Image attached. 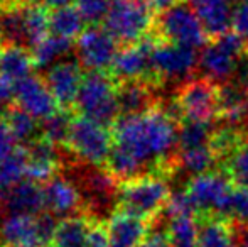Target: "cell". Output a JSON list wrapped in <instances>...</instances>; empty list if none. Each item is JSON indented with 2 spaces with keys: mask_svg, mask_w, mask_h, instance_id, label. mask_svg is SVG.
<instances>
[{
  "mask_svg": "<svg viewBox=\"0 0 248 247\" xmlns=\"http://www.w3.org/2000/svg\"><path fill=\"white\" fill-rule=\"evenodd\" d=\"M179 120L159 103L137 115H122L111 127L113 146L144 168L147 176L169 178L176 173Z\"/></svg>",
  "mask_w": 248,
  "mask_h": 247,
  "instance_id": "cell-1",
  "label": "cell"
},
{
  "mask_svg": "<svg viewBox=\"0 0 248 247\" xmlns=\"http://www.w3.org/2000/svg\"><path fill=\"white\" fill-rule=\"evenodd\" d=\"M118 83L110 73L88 71L83 76L75 110L78 115L98 122L105 127H113L120 119L118 109Z\"/></svg>",
  "mask_w": 248,
  "mask_h": 247,
  "instance_id": "cell-2",
  "label": "cell"
},
{
  "mask_svg": "<svg viewBox=\"0 0 248 247\" xmlns=\"http://www.w3.org/2000/svg\"><path fill=\"white\" fill-rule=\"evenodd\" d=\"M170 193L164 176H140L118 183L117 208L154 222L166 208Z\"/></svg>",
  "mask_w": 248,
  "mask_h": 247,
  "instance_id": "cell-3",
  "label": "cell"
},
{
  "mask_svg": "<svg viewBox=\"0 0 248 247\" xmlns=\"http://www.w3.org/2000/svg\"><path fill=\"white\" fill-rule=\"evenodd\" d=\"M155 12L149 0H111L103 27L124 46L147 37L154 29Z\"/></svg>",
  "mask_w": 248,
  "mask_h": 247,
  "instance_id": "cell-4",
  "label": "cell"
},
{
  "mask_svg": "<svg viewBox=\"0 0 248 247\" xmlns=\"http://www.w3.org/2000/svg\"><path fill=\"white\" fill-rule=\"evenodd\" d=\"M152 34H155L162 43L181 44L194 49L206 46L211 41L198 14L184 0L155 16Z\"/></svg>",
  "mask_w": 248,
  "mask_h": 247,
  "instance_id": "cell-5",
  "label": "cell"
},
{
  "mask_svg": "<svg viewBox=\"0 0 248 247\" xmlns=\"http://www.w3.org/2000/svg\"><path fill=\"white\" fill-rule=\"evenodd\" d=\"M58 224L49 212L9 214L0 222V247H49Z\"/></svg>",
  "mask_w": 248,
  "mask_h": 247,
  "instance_id": "cell-6",
  "label": "cell"
},
{
  "mask_svg": "<svg viewBox=\"0 0 248 247\" xmlns=\"http://www.w3.org/2000/svg\"><path fill=\"white\" fill-rule=\"evenodd\" d=\"M111 148H113V135L110 129L83 115L73 117L66 149L79 163L105 168Z\"/></svg>",
  "mask_w": 248,
  "mask_h": 247,
  "instance_id": "cell-7",
  "label": "cell"
},
{
  "mask_svg": "<svg viewBox=\"0 0 248 247\" xmlns=\"http://www.w3.org/2000/svg\"><path fill=\"white\" fill-rule=\"evenodd\" d=\"M247 43L233 31L211 39L199 54V69L206 78L218 85L233 80L238 58L245 53Z\"/></svg>",
  "mask_w": 248,
  "mask_h": 247,
  "instance_id": "cell-8",
  "label": "cell"
},
{
  "mask_svg": "<svg viewBox=\"0 0 248 247\" xmlns=\"http://www.w3.org/2000/svg\"><path fill=\"white\" fill-rule=\"evenodd\" d=\"M174 102L183 120L215 122L219 112V85L206 76L191 78L179 85Z\"/></svg>",
  "mask_w": 248,
  "mask_h": 247,
  "instance_id": "cell-9",
  "label": "cell"
},
{
  "mask_svg": "<svg viewBox=\"0 0 248 247\" xmlns=\"http://www.w3.org/2000/svg\"><path fill=\"white\" fill-rule=\"evenodd\" d=\"M199 68L198 49L181 44L159 41L152 51V75L157 85L162 83H186Z\"/></svg>",
  "mask_w": 248,
  "mask_h": 247,
  "instance_id": "cell-10",
  "label": "cell"
},
{
  "mask_svg": "<svg viewBox=\"0 0 248 247\" xmlns=\"http://www.w3.org/2000/svg\"><path fill=\"white\" fill-rule=\"evenodd\" d=\"M233 181L221 168H215L208 173L193 176L184 190L194 201L199 214H216L225 217L226 205L232 195Z\"/></svg>",
  "mask_w": 248,
  "mask_h": 247,
  "instance_id": "cell-11",
  "label": "cell"
},
{
  "mask_svg": "<svg viewBox=\"0 0 248 247\" xmlns=\"http://www.w3.org/2000/svg\"><path fill=\"white\" fill-rule=\"evenodd\" d=\"M159 41L160 39L155 34L150 33L139 43L124 46L118 51L108 73L113 76L117 83L135 82V80H147V82L155 83L152 75V51Z\"/></svg>",
  "mask_w": 248,
  "mask_h": 247,
  "instance_id": "cell-12",
  "label": "cell"
},
{
  "mask_svg": "<svg viewBox=\"0 0 248 247\" xmlns=\"http://www.w3.org/2000/svg\"><path fill=\"white\" fill-rule=\"evenodd\" d=\"M118 51V41L103 26L86 27L76 39L78 63L88 71H110Z\"/></svg>",
  "mask_w": 248,
  "mask_h": 247,
  "instance_id": "cell-13",
  "label": "cell"
},
{
  "mask_svg": "<svg viewBox=\"0 0 248 247\" xmlns=\"http://www.w3.org/2000/svg\"><path fill=\"white\" fill-rule=\"evenodd\" d=\"M83 66L73 60H61L44 73V82L47 83L54 95L59 109L73 110L78 99L79 86L83 83Z\"/></svg>",
  "mask_w": 248,
  "mask_h": 247,
  "instance_id": "cell-14",
  "label": "cell"
},
{
  "mask_svg": "<svg viewBox=\"0 0 248 247\" xmlns=\"http://www.w3.org/2000/svg\"><path fill=\"white\" fill-rule=\"evenodd\" d=\"M14 103L37 120L52 115L59 105L43 76H27L14 85Z\"/></svg>",
  "mask_w": 248,
  "mask_h": 247,
  "instance_id": "cell-15",
  "label": "cell"
},
{
  "mask_svg": "<svg viewBox=\"0 0 248 247\" xmlns=\"http://www.w3.org/2000/svg\"><path fill=\"white\" fill-rule=\"evenodd\" d=\"M46 210L54 217H71L83 207V193L75 181L62 175H56L43 186Z\"/></svg>",
  "mask_w": 248,
  "mask_h": 247,
  "instance_id": "cell-16",
  "label": "cell"
},
{
  "mask_svg": "<svg viewBox=\"0 0 248 247\" xmlns=\"http://www.w3.org/2000/svg\"><path fill=\"white\" fill-rule=\"evenodd\" d=\"M111 247H139L150 232V222L124 210H115L105 222Z\"/></svg>",
  "mask_w": 248,
  "mask_h": 247,
  "instance_id": "cell-17",
  "label": "cell"
},
{
  "mask_svg": "<svg viewBox=\"0 0 248 247\" xmlns=\"http://www.w3.org/2000/svg\"><path fill=\"white\" fill-rule=\"evenodd\" d=\"M27 158V180H32L36 183H46L52 176L58 175V169L61 168V154L59 148L51 144L49 141L43 137H37L31 144L26 146Z\"/></svg>",
  "mask_w": 248,
  "mask_h": 247,
  "instance_id": "cell-18",
  "label": "cell"
},
{
  "mask_svg": "<svg viewBox=\"0 0 248 247\" xmlns=\"http://www.w3.org/2000/svg\"><path fill=\"white\" fill-rule=\"evenodd\" d=\"M155 88L159 86L147 80H135V82L118 83V109L122 115H137L152 110L159 105L155 97Z\"/></svg>",
  "mask_w": 248,
  "mask_h": 247,
  "instance_id": "cell-19",
  "label": "cell"
},
{
  "mask_svg": "<svg viewBox=\"0 0 248 247\" xmlns=\"http://www.w3.org/2000/svg\"><path fill=\"white\" fill-rule=\"evenodd\" d=\"M3 208L9 214H41L46 210L43 186L32 180H22L3 191Z\"/></svg>",
  "mask_w": 248,
  "mask_h": 247,
  "instance_id": "cell-20",
  "label": "cell"
},
{
  "mask_svg": "<svg viewBox=\"0 0 248 247\" xmlns=\"http://www.w3.org/2000/svg\"><path fill=\"white\" fill-rule=\"evenodd\" d=\"M201 19L211 39L226 34L232 29V0H186Z\"/></svg>",
  "mask_w": 248,
  "mask_h": 247,
  "instance_id": "cell-21",
  "label": "cell"
},
{
  "mask_svg": "<svg viewBox=\"0 0 248 247\" xmlns=\"http://www.w3.org/2000/svg\"><path fill=\"white\" fill-rule=\"evenodd\" d=\"M36 68L34 58L27 48L19 44H0V76L10 83H19L20 80L31 76Z\"/></svg>",
  "mask_w": 248,
  "mask_h": 247,
  "instance_id": "cell-22",
  "label": "cell"
},
{
  "mask_svg": "<svg viewBox=\"0 0 248 247\" xmlns=\"http://www.w3.org/2000/svg\"><path fill=\"white\" fill-rule=\"evenodd\" d=\"M199 247H236L232 220L216 214H199Z\"/></svg>",
  "mask_w": 248,
  "mask_h": 247,
  "instance_id": "cell-23",
  "label": "cell"
},
{
  "mask_svg": "<svg viewBox=\"0 0 248 247\" xmlns=\"http://www.w3.org/2000/svg\"><path fill=\"white\" fill-rule=\"evenodd\" d=\"M93 218L90 215H71L61 218L49 247H90Z\"/></svg>",
  "mask_w": 248,
  "mask_h": 247,
  "instance_id": "cell-24",
  "label": "cell"
},
{
  "mask_svg": "<svg viewBox=\"0 0 248 247\" xmlns=\"http://www.w3.org/2000/svg\"><path fill=\"white\" fill-rule=\"evenodd\" d=\"M3 117L17 144L27 146L41 137V124H37V119H34L31 114L17 107L16 103L3 109Z\"/></svg>",
  "mask_w": 248,
  "mask_h": 247,
  "instance_id": "cell-25",
  "label": "cell"
},
{
  "mask_svg": "<svg viewBox=\"0 0 248 247\" xmlns=\"http://www.w3.org/2000/svg\"><path fill=\"white\" fill-rule=\"evenodd\" d=\"M86 20L76 5H66L59 9H52L49 14V31L51 34L66 39H78L86 29Z\"/></svg>",
  "mask_w": 248,
  "mask_h": 247,
  "instance_id": "cell-26",
  "label": "cell"
},
{
  "mask_svg": "<svg viewBox=\"0 0 248 247\" xmlns=\"http://www.w3.org/2000/svg\"><path fill=\"white\" fill-rule=\"evenodd\" d=\"M218 168V158L213 152L211 146L179 149L176 158V171H186L193 176L208 173Z\"/></svg>",
  "mask_w": 248,
  "mask_h": 247,
  "instance_id": "cell-27",
  "label": "cell"
},
{
  "mask_svg": "<svg viewBox=\"0 0 248 247\" xmlns=\"http://www.w3.org/2000/svg\"><path fill=\"white\" fill-rule=\"evenodd\" d=\"M71 48H73L71 39L49 34V36L44 37L39 44H36L31 53H32L36 68L47 69V68H51L52 65H56L58 61H61L62 56L69 54Z\"/></svg>",
  "mask_w": 248,
  "mask_h": 247,
  "instance_id": "cell-28",
  "label": "cell"
},
{
  "mask_svg": "<svg viewBox=\"0 0 248 247\" xmlns=\"http://www.w3.org/2000/svg\"><path fill=\"white\" fill-rule=\"evenodd\" d=\"M27 165L29 158L26 146H17L12 152L0 159V188L5 191L22 180H27Z\"/></svg>",
  "mask_w": 248,
  "mask_h": 247,
  "instance_id": "cell-29",
  "label": "cell"
},
{
  "mask_svg": "<svg viewBox=\"0 0 248 247\" xmlns=\"http://www.w3.org/2000/svg\"><path fill=\"white\" fill-rule=\"evenodd\" d=\"M73 117L75 115L71 110H56L52 115L41 120V137L49 141L51 144L58 146V148H66Z\"/></svg>",
  "mask_w": 248,
  "mask_h": 247,
  "instance_id": "cell-30",
  "label": "cell"
},
{
  "mask_svg": "<svg viewBox=\"0 0 248 247\" xmlns=\"http://www.w3.org/2000/svg\"><path fill=\"white\" fill-rule=\"evenodd\" d=\"M219 168L230 176L235 186L248 190V134L232 151V154L219 165Z\"/></svg>",
  "mask_w": 248,
  "mask_h": 247,
  "instance_id": "cell-31",
  "label": "cell"
},
{
  "mask_svg": "<svg viewBox=\"0 0 248 247\" xmlns=\"http://www.w3.org/2000/svg\"><path fill=\"white\" fill-rule=\"evenodd\" d=\"M167 234H169L172 247H199L198 217L169 218Z\"/></svg>",
  "mask_w": 248,
  "mask_h": 247,
  "instance_id": "cell-32",
  "label": "cell"
},
{
  "mask_svg": "<svg viewBox=\"0 0 248 247\" xmlns=\"http://www.w3.org/2000/svg\"><path fill=\"white\" fill-rule=\"evenodd\" d=\"M215 131L213 122H196V120H183L179 124V149L209 146L211 135Z\"/></svg>",
  "mask_w": 248,
  "mask_h": 247,
  "instance_id": "cell-33",
  "label": "cell"
},
{
  "mask_svg": "<svg viewBox=\"0 0 248 247\" xmlns=\"http://www.w3.org/2000/svg\"><path fill=\"white\" fill-rule=\"evenodd\" d=\"M169 218L176 217H198V208L186 190L172 191L164 208Z\"/></svg>",
  "mask_w": 248,
  "mask_h": 247,
  "instance_id": "cell-34",
  "label": "cell"
},
{
  "mask_svg": "<svg viewBox=\"0 0 248 247\" xmlns=\"http://www.w3.org/2000/svg\"><path fill=\"white\" fill-rule=\"evenodd\" d=\"M225 218L240 224H248V190L235 186L230 195L225 210Z\"/></svg>",
  "mask_w": 248,
  "mask_h": 247,
  "instance_id": "cell-35",
  "label": "cell"
},
{
  "mask_svg": "<svg viewBox=\"0 0 248 247\" xmlns=\"http://www.w3.org/2000/svg\"><path fill=\"white\" fill-rule=\"evenodd\" d=\"M110 3L111 0H75L76 9L81 12L86 24L92 26H100V22H103Z\"/></svg>",
  "mask_w": 248,
  "mask_h": 247,
  "instance_id": "cell-36",
  "label": "cell"
},
{
  "mask_svg": "<svg viewBox=\"0 0 248 247\" xmlns=\"http://www.w3.org/2000/svg\"><path fill=\"white\" fill-rule=\"evenodd\" d=\"M232 31L238 34L248 46V2H240L233 7Z\"/></svg>",
  "mask_w": 248,
  "mask_h": 247,
  "instance_id": "cell-37",
  "label": "cell"
},
{
  "mask_svg": "<svg viewBox=\"0 0 248 247\" xmlns=\"http://www.w3.org/2000/svg\"><path fill=\"white\" fill-rule=\"evenodd\" d=\"M16 148H17V142L14 139V135L10 134L9 127H7L5 117H3V110H2L0 112V159H3Z\"/></svg>",
  "mask_w": 248,
  "mask_h": 247,
  "instance_id": "cell-38",
  "label": "cell"
},
{
  "mask_svg": "<svg viewBox=\"0 0 248 247\" xmlns=\"http://www.w3.org/2000/svg\"><path fill=\"white\" fill-rule=\"evenodd\" d=\"M90 247H111L110 241H108L105 222L93 220L92 232H90Z\"/></svg>",
  "mask_w": 248,
  "mask_h": 247,
  "instance_id": "cell-39",
  "label": "cell"
},
{
  "mask_svg": "<svg viewBox=\"0 0 248 247\" xmlns=\"http://www.w3.org/2000/svg\"><path fill=\"white\" fill-rule=\"evenodd\" d=\"M139 247H172V244H170L167 231H162V229H150L149 235L144 239V242Z\"/></svg>",
  "mask_w": 248,
  "mask_h": 247,
  "instance_id": "cell-40",
  "label": "cell"
},
{
  "mask_svg": "<svg viewBox=\"0 0 248 247\" xmlns=\"http://www.w3.org/2000/svg\"><path fill=\"white\" fill-rule=\"evenodd\" d=\"M14 103V83L0 76V107L7 109Z\"/></svg>",
  "mask_w": 248,
  "mask_h": 247,
  "instance_id": "cell-41",
  "label": "cell"
},
{
  "mask_svg": "<svg viewBox=\"0 0 248 247\" xmlns=\"http://www.w3.org/2000/svg\"><path fill=\"white\" fill-rule=\"evenodd\" d=\"M233 235H235L236 247H248V224L232 222Z\"/></svg>",
  "mask_w": 248,
  "mask_h": 247,
  "instance_id": "cell-42",
  "label": "cell"
},
{
  "mask_svg": "<svg viewBox=\"0 0 248 247\" xmlns=\"http://www.w3.org/2000/svg\"><path fill=\"white\" fill-rule=\"evenodd\" d=\"M179 2H183V0H149L150 7H152V10L155 12V16H159V14L166 12L167 9H170V7L177 5Z\"/></svg>",
  "mask_w": 248,
  "mask_h": 247,
  "instance_id": "cell-43",
  "label": "cell"
},
{
  "mask_svg": "<svg viewBox=\"0 0 248 247\" xmlns=\"http://www.w3.org/2000/svg\"><path fill=\"white\" fill-rule=\"evenodd\" d=\"M75 0H43V5H46L47 9H59V7L73 5Z\"/></svg>",
  "mask_w": 248,
  "mask_h": 247,
  "instance_id": "cell-44",
  "label": "cell"
},
{
  "mask_svg": "<svg viewBox=\"0 0 248 247\" xmlns=\"http://www.w3.org/2000/svg\"><path fill=\"white\" fill-rule=\"evenodd\" d=\"M20 0H0V9H9V7L19 5Z\"/></svg>",
  "mask_w": 248,
  "mask_h": 247,
  "instance_id": "cell-45",
  "label": "cell"
},
{
  "mask_svg": "<svg viewBox=\"0 0 248 247\" xmlns=\"http://www.w3.org/2000/svg\"><path fill=\"white\" fill-rule=\"evenodd\" d=\"M3 208V190L0 188V210Z\"/></svg>",
  "mask_w": 248,
  "mask_h": 247,
  "instance_id": "cell-46",
  "label": "cell"
},
{
  "mask_svg": "<svg viewBox=\"0 0 248 247\" xmlns=\"http://www.w3.org/2000/svg\"><path fill=\"white\" fill-rule=\"evenodd\" d=\"M39 0H20V3H37Z\"/></svg>",
  "mask_w": 248,
  "mask_h": 247,
  "instance_id": "cell-47",
  "label": "cell"
},
{
  "mask_svg": "<svg viewBox=\"0 0 248 247\" xmlns=\"http://www.w3.org/2000/svg\"><path fill=\"white\" fill-rule=\"evenodd\" d=\"M238 2H248V0H238Z\"/></svg>",
  "mask_w": 248,
  "mask_h": 247,
  "instance_id": "cell-48",
  "label": "cell"
}]
</instances>
